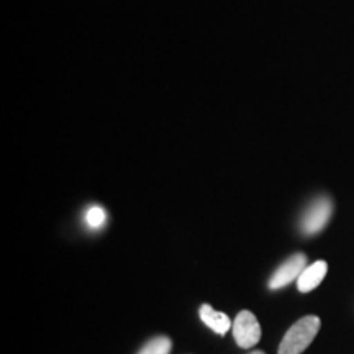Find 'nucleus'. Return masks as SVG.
Segmentation results:
<instances>
[{"label": "nucleus", "instance_id": "obj_1", "mask_svg": "<svg viewBox=\"0 0 354 354\" xmlns=\"http://www.w3.org/2000/svg\"><path fill=\"white\" fill-rule=\"evenodd\" d=\"M322 320L317 315H307L300 318L297 323L290 326L284 338H282L279 354H302L318 333Z\"/></svg>", "mask_w": 354, "mask_h": 354}, {"label": "nucleus", "instance_id": "obj_2", "mask_svg": "<svg viewBox=\"0 0 354 354\" xmlns=\"http://www.w3.org/2000/svg\"><path fill=\"white\" fill-rule=\"evenodd\" d=\"M333 215V201L326 196H320L313 201L300 216L299 228L307 236L320 233Z\"/></svg>", "mask_w": 354, "mask_h": 354}, {"label": "nucleus", "instance_id": "obj_3", "mask_svg": "<svg viewBox=\"0 0 354 354\" xmlns=\"http://www.w3.org/2000/svg\"><path fill=\"white\" fill-rule=\"evenodd\" d=\"M233 338L236 344L243 349H250L256 346L261 339V326L256 315L250 310H243L236 315L232 326Z\"/></svg>", "mask_w": 354, "mask_h": 354}, {"label": "nucleus", "instance_id": "obj_4", "mask_svg": "<svg viewBox=\"0 0 354 354\" xmlns=\"http://www.w3.org/2000/svg\"><path fill=\"white\" fill-rule=\"evenodd\" d=\"M308 266L307 256L302 253L292 254L290 258H287L279 268L274 271V274L269 279V289L277 290L282 287L289 286L290 282L297 281L300 274L304 272V269Z\"/></svg>", "mask_w": 354, "mask_h": 354}, {"label": "nucleus", "instance_id": "obj_5", "mask_svg": "<svg viewBox=\"0 0 354 354\" xmlns=\"http://www.w3.org/2000/svg\"><path fill=\"white\" fill-rule=\"evenodd\" d=\"M326 272H328V264H326L325 261H315V263L308 264L297 279V289L302 292V294L312 292L322 284Z\"/></svg>", "mask_w": 354, "mask_h": 354}, {"label": "nucleus", "instance_id": "obj_6", "mask_svg": "<svg viewBox=\"0 0 354 354\" xmlns=\"http://www.w3.org/2000/svg\"><path fill=\"white\" fill-rule=\"evenodd\" d=\"M201 320L220 336L227 335L230 328L233 326V323L230 320L227 313L216 312V310L212 308L209 304H203L201 307Z\"/></svg>", "mask_w": 354, "mask_h": 354}, {"label": "nucleus", "instance_id": "obj_7", "mask_svg": "<svg viewBox=\"0 0 354 354\" xmlns=\"http://www.w3.org/2000/svg\"><path fill=\"white\" fill-rule=\"evenodd\" d=\"M172 342L167 336H154L140 349L138 354H169Z\"/></svg>", "mask_w": 354, "mask_h": 354}, {"label": "nucleus", "instance_id": "obj_8", "mask_svg": "<svg viewBox=\"0 0 354 354\" xmlns=\"http://www.w3.org/2000/svg\"><path fill=\"white\" fill-rule=\"evenodd\" d=\"M84 220H86V225L91 230H100L107 223V212L100 205H91L87 207Z\"/></svg>", "mask_w": 354, "mask_h": 354}, {"label": "nucleus", "instance_id": "obj_9", "mask_svg": "<svg viewBox=\"0 0 354 354\" xmlns=\"http://www.w3.org/2000/svg\"><path fill=\"white\" fill-rule=\"evenodd\" d=\"M250 354H264L263 351H253V353H250Z\"/></svg>", "mask_w": 354, "mask_h": 354}]
</instances>
